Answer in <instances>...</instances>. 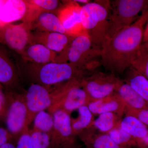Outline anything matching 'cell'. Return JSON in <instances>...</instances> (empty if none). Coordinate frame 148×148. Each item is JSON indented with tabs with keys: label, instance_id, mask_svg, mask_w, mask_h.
I'll return each instance as SVG.
<instances>
[{
	"label": "cell",
	"instance_id": "cell-37",
	"mask_svg": "<svg viewBox=\"0 0 148 148\" xmlns=\"http://www.w3.org/2000/svg\"><path fill=\"white\" fill-rule=\"evenodd\" d=\"M140 48L148 52V42L143 43Z\"/></svg>",
	"mask_w": 148,
	"mask_h": 148
},
{
	"label": "cell",
	"instance_id": "cell-19",
	"mask_svg": "<svg viewBox=\"0 0 148 148\" xmlns=\"http://www.w3.org/2000/svg\"><path fill=\"white\" fill-rule=\"evenodd\" d=\"M125 73L124 82L129 85L135 92L148 103V79L130 67Z\"/></svg>",
	"mask_w": 148,
	"mask_h": 148
},
{
	"label": "cell",
	"instance_id": "cell-36",
	"mask_svg": "<svg viewBox=\"0 0 148 148\" xmlns=\"http://www.w3.org/2000/svg\"><path fill=\"white\" fill-rule=\"evenodd\" d=\"M0 148H16V147L12 143H7L2 146Z\"/></svg>",
	"mask_w": 148,
	"mask_h": 148
},
{
	"label": "cell",
	"instance_id": "cell-6",
	"mask_svg": "<svg viewBox=\"0 0 148 148\" xmlns=\"http://www.w3.org/2000/svg\"><path fill=\"white\" fill-rule=\"evenodd\" d=\"M25 97L27 110L26 125L29 127L38 113L51 108L58 103L60 90L58 88L51 91L49 87L32 83L26 91Z\"/></svg>",
	"mask_w": 148,
	"mask_h": 148
},
{
	"label": "cell",
	"instance_id": "cell-16",
	"mask_svg": "<svg viewBox=\"0 0 148 148\" xmlns=\"http://www.w3.org/2000/svg\"><path fill=\"white\" fill-rule=\"evenodd\" d=\"M27 11L26 2L21 0L3 1L0 10V20L8 23L24 18Z\"/></svg>",
	"mask_w": 148,
	"mask_h": 148
},
{
	"label": "cell",
	"instance_id": "cell-40",
	"mask_svg": "<svg viewBox=\"0 0 148 148\" xmlns=\"http://www.w3.org/2000/svg\"><path fill=\"white\" fill-rule=\"evenodd\" d=\"M2 104L3 103L0 102V112L1 111L2 109Z\"/></svg>",
	"mask_w": 148,
	"mask_h": 148
},
{
	"label": "cell",
	"instance_id": "cell-5",
	"mask_svg": "<svg viewBox=\"0 0 148 148\" xmlns=\"http://www.w3.org/2000/svg\"><path fill=\"white\" fill-rule=\"evenodd\" d=\"M101 50L92 44L87 34L75 37L69 45L66 61L84 71L92 73L100 65Z\"/></svg>",
	"mask_w": 148,
	"mask_h": 148
},
{
	"label": "cell",
	"instance_id": "cell-17",
	"mask_svg": "<svg viewBox=\"0 0 148 148\" xmlns=\"http://www.w3.org/2000/svg\"><path fill=\"white\" fill-rule=\"evenodd\" d=\"M56 54L44 45L35 42L28 46L22 55L34 64H44L56 62Z\"/></svg>",
	"mask_w": 148,
	"mask_h": 148
},
{
	"label": "cell",
	"instance_id": "cell-39",
	"mask_svg": "<svg viewBox=\"0 0 148 148\" xmlns=\"http://www.w3.org/2000/svg\"><path fill=\"white\" fill-rule=\"evenodd\" d=\"M4 98L3 95L0 91V102L3 103H4Z\"/></svg>",
	"mask_w": 148,
	"mask_h": 148
},
{
	"label": "cell",
	"instance_id": "cell-32",
	"mask_svg": "<svg viewBox=\"0 0 148 148\" xmlns=\"http://www.w3.org/2000/svg\"><path fill=\"white\" fill-rule=\"evenodd\" d=\"M135 140L138 148H148V132L144 138Z\"/></svg>",
	"mask_w": 148,
	"mask_h": 148
},
{
	"label": "cell",
	"instance_id": "cell-41",
	"mask_svg": "<svg viewBox=\"0 0 148 148\" xmlns=\"http://www.w3.org/2000/svg\"><path fill=\"white\" fill-rule=\"evenodd\" d=\"M0 21H1V20H0Z\"/></svg>",
	"mask_w": 148,
	"mask_h": 148
},
{
	"label": "cell",
	"instance_id": "cell-23",
	"mask_svg": "<svg viewBox=\"0 0 148 148\" xmlns=\"http://www.w3.org/2000/svg\"><path fill=\"white\" fill-rule=\"evenodd\" d=\"M120 117L112 112L105 113L99 115L93 122L92 126L103 133H108L119 124Z\"/></svg>",
	"mask_w": 148,
	"mask_h": 148
},
{
	"label": "cell",
	"instance_id": "cell-30",
	"mask_svg": "<svg viewBox=\"0 0 148 148\" xmlns=\"http://www.w3.org/2000/svg\"><path fill=\"white\" fill-rule=\"evenodd\" d=\"M125 113L135 117L144 124L148 125V109H134L125 106Z\"/></svg>",
	"mask_w": 148,
	"mask_h": 148
},
{
	"label": "cell",
	"instance_id": "cell-27",
	"mask_svg": "<svg viewBox=\"0 0 148 148\" xmlns=\"http://www.w3.org/2000/svg\"><path fill=\"white\" fill-rule=\"evenodd\" d=\"M33 148H49L51 139L49 134L36 130H30Z\"/></svg>",
	"mask_w": 148,
	"mask_h": 148
},
{
	"label": "cell",
	"instance_id": "cell-9",
	"mask_svg": "<svg viewBox=\"0 0 148 148\" xmlns=\"http://www.w3.org/2000/svg\"><path fill=\"white\" fill-rule=\"evenodd\" d=\"M51 114L53 117V126L50 134V146L75 143L76 135L73 132L70 114L61 109H56Z\"/></svg>",
	"mask_w": 148,
	"mask_h": 148
},
{
	"label": "cell",
	"instance_id": "cell-35",
	"mask_svg": "<svg viewBox=\"0 0 148 148\" xmlns=\"http://www.w3.org/2000/svg\"><path fill=\"white\" fill-rule=\"evenodd\" d=\"M147 23L145 28L144 29L143 43L148 42V19Z\"/></svg>",
	"mask_w": 148,
	"mask_h": 148
},
{
	"label": "cell",
	"instance_id": "cell-12",
	"mask_svg": "<svg viewBox=\"0 0 148 148\" xmlns=\"http://www.w3.org/2000/svg\"><path fill=\"white\" fill-rule=\"evenodd\" d=\"M4 39L11 48L22 54L32 40V35L27 24L11 25L6 28Z\"/></svg>",
	"mask_w": 148,
	"mask_h": 148
},
{
	"label": "cell",
	"instance_id": "cell-14",
	"mask_svg": "<svg viewBox=\"0 0 148 148\" xmlns=\"http://www.w3.org/2000/svg\"><path fill=\"white\" fill-rule=\"evenodd\" d=\"M35 38L38 41L36 43L44 45L56 53H62L63 58L66 56L67 49L74 38L66 34L45 32L39 33Z\"/></svg>",
	"mask_w": 148,
	"mask_h": 148
},
{
	"label": "cell",
	"instance_id": "cell-24",
	"mask_svg": "<svg viewBox=\"0 0 148 148\" xmlns=\"http://www.w3.org/2000/svg\"><path fill=\"white\" fill-rule=\"evenodd\" d=\"M107 133L117 145L122 147L132 148L137 147L135 138L124 131L120 127L119 124Z\"/></svg>",
	"mask_w": 148,
	"mask_h": 148
},
{
	"label": "cell",
	"instance_id": "cell-2",
	"mask_svg": "<svg viewBox=\"0 0 148 148\" xmlns=\"http://www.w3.org/2000/svg\"><path fill=\"white\" fill-rule=\"evenodd\" d=\"M34 64L25 70L24 75L30 79L32 84L46 87L59 85L74 80H82L90 73L68 62Z\"/></svg>",
	"mask_w": 148,
	"mask_h": 148
},
{
	"label": "cell",
	"instance_id": "cell-4",
	"mask_svg": "<svg viewBox=\"0 0 148 148\" xmlns=\"http://www.w3.org/2000/svg\"><path fill=\"white\" fill-rule=\"evenodd\" d=\"M110 2L107 40L133 24L140 17L138 15L140 12L148 9V0H114Z\"/></svg>",
	"mask_w": 148,
	"mask_h": 148
},
{
	"label": "cell",
	"instance_id": "cell-7",
	"mask_svg": "<svg viewBox=\"0 0 148 148\" xmlns=\"http://www.w3.org/2000/svg\"><path fill=\"white\" fill-rule=\"evenodd\" d=\"M118 78L112 73L94 71L85 77L81 84L92 101L114 92Z\"/></svg>",
	"mask_w": 148,
	"mask_h": 148
},
{
	"label": "cell",
	"instance_id": "cell-31",
	"mask_svg": "<svg viewBox=\"0 0 148 148\" xmlns=\"http://www.w3.org/2000/svg\"><path fill=\"white\" fill-rule=\"evenodd\" d=\"M16 148H33L29 127L24 130L19 136Z\"/></svg>",
	"mask_w": 148,
	"mask_h": 148
},
{
	"label": "cell",
	"instance_id": "cell-20",
	"mask_svg": "<svg viewBox=\"0 0 148 148\" xmlns=\"http://www.w3.org/2000/svg\"><path fill=\"white\" fill-rule=\"evenodd\" d=\"M119 125L135 140L144 138L148 132L147 125L135 117L129 115H126L120 121Z\"/></svg>",
	"mask_w": 148,
	"mask_h": 148
},
{
	"label": "cell",
	"instance_id": "cell-28",
	"mask_svg": "<svg viewBox=\"0 0 148 148\" xmlns=\"http://www.w3.org/2000/svg\"><path fill=\"white\" fill-rule=\"evenodd\" d=\"M15 73L12 66L0 55V82L7 83L13 79Z\"/></svg>",
	"mask_w": 148,
	"mask_h": 148
},
{
	"label": "cell",
	"instance_id": "cell-8",
	"mask_svg": "<svg viewBox=\"0 0 148 148\" xmlns=\"http://www.w3.org/2000/svg\"><path fill=\"white\" fill-rule=\"evenodd\" d=\"M82 80H74L66 83L61 99L49 110V113L51 114L56 109H61L70 114L80 107L87 106L92 102L82 85Z\"/></svg>",
	"mask_w": 148,
	"mask_h": 148
},
{
	"label": "cell",
	"instance_id": "cell-1",
	"mask_svg": "<svg viewBox=\"0 0 148 148\" xmlns=\"http://www.w3.org/2000/svg\"><path fill=\"white\" fill-rule=\"evenodd\" d=\"M148 19V9L133 24L108 39L101 48V65L115 75L123 74L131 67L143 44L144 27Z\"/></svg>",
	"mask_w": 148,
	"mask_h": 148
},
{
	"label": "cell",
	"instance_id": "cell-11",
	"mask_svg": "<svg viewBox=\"0 0 148 148\" xmlns=\"http://www.w3.org/2000/svg\"><path fill=\"white\" fill-rule=\"evenodd\" d=\"M27 116L25 94H21L12 103L9 109L6 121L9 131L13 134H21L28 127L26 125Z\"/></svg>",
	"mask_w": 148,
	"mask_h": 148
},
{
	"label": "cell",
	"instance_id": "cell-18",
	"mask_svg": "<svg viewBox=\"0 0 148 148\" xmlns=\"http://www.w3.org/2000/svg\"><path fill=\"white\" fill-rule=\"evenodd\" d=\"M78 135L87 148H124L117 145L108 134L95 133L92 127L84 130Z\"/></svg>",
	"mask_w": 148,
	"mask_h": 148
},
{
	"label": "cell",
	"instance_id": "cell-33",
	"mask_svg": "<svg viewBox=\"0 0 148 148\" xmlns=\"http://www.w3.org/2000/svg\"><path fill=\"white\" fill-rule=\"evenodd\" d=\"M8 133L4 128L0 127V147L7 143Z\"/></svg>",
	"mask_w": 148,
	"mask_h": 148
},
{
	"label": "cell",
	"instance_id": "cell-25",
	"mask_svg": "<svg viewBox=\"0 0 148 148\" xmlns=\"http://www.w3.org/2000/svg\"><path fill=\"white\" fill-rule=\"evenodd\" d=\"M34 121L33 130L45 132L50 135L53 126L52 114L45 111H41L36 115Z\"/></svg>",
	"mask_w": 148,
	"mask_h": 148
},
{
	"label": "cell",
	"instance_id": "cell-29",
	"mask_svg": "<svg viewBox=\"0 0 148 148\" xmlns=\"http://www.w3.org/2000/svg\"><path fill=\"white\" fill-rule=\"evenodd\" d=\"M30 2L38 8L46 11H51L59 8L60 2L56 0H33Z\"/></svg>",
	"mask_w": 148,
	"mask_h": 148
},
{
	"label": "cell",
	"instance_id": "cell-15",
	"mask_svg": "<svg viewBox=\"0 0 148 148\" xmlns=\"http://www.w3.org/2000/svg\"><path fill=\"white\" fill-rule=\"evenodd\" d=\"M114 92H116L125 106L136 109H148V103L131 87L119 78Z\"/></svg>",
	"mask_w": 148,
	"mask_h": 148
},
{
	"label": "cell",
	"instance_id": "cell-21",
	"mask_svg": "<svg viewBox=\"0 0 148 148\" xmlns=\"http://www.w3.org/2000/svg\"><path fill=\"white\" fill-rule=\"evenodd\" d=\"M37 20L38 24L44 32L66 34L60 19L54 14L49 12H41L38 15Z\"/></svg>",
	"mask_w": 148,
	"mask_h": 148
},
{
	"label": "cell",
	"instance_id": "cell-22",
	"mask_svg": "<svg viewBox=\"0 0 148 148\" xmlns=\"http://www.w3.org/2000/svg\"><path fill=\"white\" fill-rule=\"evenodd\" d=\"M77 110L78 117L76 119L71 120L73 132L76 136L84 130L92 127L94 121L93 114L89 110L87 106H82Z\"/></svg>",
	"mask_w": 148,
	"mask_h": 148
},
{
	"label": "cell",
	"instance_id": "cell-3",
	"mask_svg": "<svg viewBox=\"0 0 148 148\" xmlns=\"http://www.w3.org/2000/svg\"><path fill=\"white\" fill-rule=\"evenodd\" d=\"M110 8V1H95L84 5L81 9L85 32L92 44L101 50L107 39Z\"/></svg>",
	"mask_w": 148,
	"mask_h": 148
},
{
	"label": "cell",
	"instance_id": "cell-13",
	"mask_svg": "<svg viewBox=\"0 0 148 148\" xmlns=\"http://www.w3.org/2000/svg\"><path fill=\"white\" fill-rule=\"evenodd\" d=\"M87 106L93 114L112 112L120 117L125 113V108L124 102L115 92L105 98L90 102Z\"/></svg>",
	"mask_w": 148,
	"mask_h": 148
},
{
	"label": "cell",
	"instance_id": "cell-38",
	"mask_svg": "<svg viewBox=\"0 0 148 148\" xmlns=\"http://www.w3.org/2000/svg\"><path fill=\"white\" fill-rule=\"evenodd\" d=\"M78 3H83L85 4L88 3L90 2L91 1H88V0H76V1H74Z\"/></svg>",
	"mask_w": 148,
	"mask_h": 148
},
{
	"label": "cell",
	"instance_id": "cell-10",
	"mask_svg": "<svg viewBox=\"0 0 148 148\" xmlns=\"http://www.w3.org/2000/svg\"><path fill=\"white\" fill-rule=\"evenodd\" d=\"M82 6L74 1H69L60 9L58 15L66 34L73 38L86 34L80 18Z\"/></svg>",
	"mask_w": 148,
	"mask_h": 148
},
{
	"label": "cell",
	"instance_id": "cell-26",
	"mask_svg": "<svg viewBox=\"0 0 148 148\" xmlns=\"http://www.w3.org/2000/svg\"><path fill=\"white\" fill-rule=\"evenodd\" d=\"M131 67L148 79V52L140 48L131 62Z\"/></svg>",
	"mask_w": 148,
	"mask_h": 148
},
{
	"label": "cell",
	"instance_id": "cell-34",
	"mask_svg": "<svg viewBox=\"0 0 148 148\" xmlns=\"http://www.w3.org/2000/svg\"><path fill=\"white\" fill-rule=\"evenodd\" d=\"M49 148H79L76 146L75 143L58 146H50Z\"/></svg>",
	"mask_w": 148,
	"mask_h": 148
}]
</instances>
